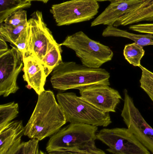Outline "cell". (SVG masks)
I'll return each instance as SVG.
<instances>
[{"label": "cell", "mask_w": 153, "mask_h": 154, "mask_svg": "<svg viewBox=\"0 0 153 154\" xmlns=\"http://www.w3.org/2000/svg\"><path fill=\"white\" fill-rule=\"evenodd\" d=\"M66 122L53 91L45 90L38 95L34 111L24 127V135L40 142L57 133Z\"/></svg>", "instance_id": "obj_1"}, {"label": "cell", "mask_w": 153, "mask_h": 154, "mask_svg": "<svg viewBox=\"0 0 153 154\" xmlns=\"http://www.w3.org/2000/svg\"><path fill=\"white\" fill-rule=\"evenodd\" d=\"M98 127L71 124L60 129L49 140L48 152L69 151L90 154H107L95 144Z\"/></svg>", "instance_id": "obj_2"}, {"label": "cell", "mask_w": 153, "mask_h": 154, "mask_svg": "<svg viewBox=\"0 0 153 154\" xmlns=\"http://www.w3.org/2000/svg\"><path fill=\"white\" fill-rule=\"evenodd\" d=\"M51 75L52 87L62 91L79 90L95 84L110 85V75L106 69L90 68L75 62H63Z\"/></svg>", "instance_id": "obj_3"}, {"label": "cell", "mask_w": 153, "mask_h": 154, "mask_svg": "<svg viewBox=\"0 0 153 154\" xmlns=\"http://www.w3.org/2000/svg\"><path fill=\"white\" fill-rule=\"evenodd\" d=\"M57 99L67 122L104 127L111 123L110 113L96 108L73 92H59Z\"/></svg>", "instance_id": "obj_4"}, {"label": "cell", "mask_w": 153, "mask_h": 154, "mask_svg": "<svg viewBox=\"0 0 153 154\" xmlns=\"http://www.w3.org/2000/svg\"><path fill=\"white\" fill-rule=\"evenodd\" d=\"M60 44L74 51L82 65L90 68H100L114 55L109 47L91 39L82 31L67 36Z\"/></svg>", "instance_id": "obj_5"}, {"label": "cell", "mask_w": 153, "mask_h": 154, "mask_svg": "<svg viewBox=\"0 0 153 154\" xmlns=\"http://www.w3.org/2000/svg\"><path fill=\"white\" fill-rule=\"evenodd\" d=\"M99 5L95 0H71L54 5L50 12L58 26L71 25L93 19Z\"/></svg>", "instance_id": "obj_6"}, {"label": "cell", "mask_w": 153, "mask_h": 154, "mask_svg": "<svg viewBox=\"0 0 153 154\" xmlns=\"http://www.w3.org/2000/svg\"><path fill=\"white\" fill-rule=\"evenodd\" d=\"M96 137L113 154H151L128 128H103L97 133Z\"/></svg>", "instance_id": "obj_7"}, {"label": "cell", "mask_w": 153, "mask_h": 154, "mask_svg": "<svg viewBox=\"0 0 153 154\" xmlns=\"http://www.w3.org/2000/svg\"><path fill=\"white\" fill-rule=\"evenodd\" d=\"M28 23L30 29L28 55L41 63L47 53L57 43L45 23L40 11H36L31 14Z\"/></svg>", "instance_id": "obj_8"}, {"label": "cell", "mask_w": 153, "mask_h": 154, "mask_svg": "<svg viewBox=\"0 0 153 154\" xmlns=\"http://www.w3.org/2000/svg\"><path fill=\"white\" fill-rule=\"evenodd\" d=\"M121 116L128 128L153 154V128L145 120L127 90Z\"/></svg>", "instance_id": "obj_9"}, {"label": "cell", "mask_w": 153, "mask_h": 154, "mask_svg": "<svg viewBox=\"0 0 153 154\" xmlns=\"http://www.w3.org/2000/svg\"><path fill=\"white\" fill-rule=\"evenodd\" d=\"M0 56V96L4 97L16 93L19 89L17 83L23 67V56L14 46Z\"/></svg>", "instance_id": "obj_10"}, {"label": "cell", "mask_w": 153, "mask_h": 154, "mask_svg": "<svg viewBox=\"0 0 153 154\" xmlns=\"http://www.w3.org/2000/svg\"><path fill=\"white\" fill-rule=\"evenodd\" d=\"M104 84H95L79 89L81 96L104 112H115L122 97L116 90Z\"/></svg>", "instance_id": "obj_11"}, {"label": "cell", "mask_w": 153, "mask_h": 154, "mask_svg": "<svg viewBox=\"0 0 153 154\" xmlns=\"http://www.w3.org/2000/svg\"><path fill=\"white\" fill-rule=\"evenodd\" d=\"M141 0H114L92 22L91 27L98 25L112 26L119 20L139 7Z\"/></svg>", "instance_id": "obj_12"}, {"label": "cell", "mask_w": 153, "mask_h": 154, "mask_svg": "<svg viewBox=\"0 0 153 154\" xmlns=\"http://www.w3.org/2000/svg\"><path fill=\"white\" fill-rule=\"evenodd\" d=\"M23 61V79L28 87L33 89L38 95H40L45 91L44 87L47 77L43 65L31 56L24 58Z\"/></svg>", "instance_id": "obj_13"}, {"label": "cell", "mask_w": 153, "mask_h": 154, "mask_svg": "<svg viewBox=\"0 0 153 154\" xmlns=\"http://www.w3.org/2000/svg\"><path fill=\"white\" fill-rule=\"evenodd\" d=\"M24 127L22 120L11 122L2 132H0V154H5L17 148L22 142Z\"/></svg>", "instance_id": "obj_14"}, {"label": "cell", "mask_w": 153, "mask_h": 154, "mask_svg": "<svg viewBox=\"0 0 153 154\" xmlns=\"http://www.w3.org/2000/svg\"><path fill=\"white\" fill-rule=\"evenodd\" d=\"M141 5L119 20L113 26H127L143 21H153V0H141Z\"/></svg>", "instance_id": "obj_15"}, {"label": "cell", "mask_w": 153, "mask_h": 154, "mask_svg": "<svg viewBox=\"0 0 153 154\" xmlns=\"http://www.w3.org/2000/svg\"><path fill=\"white\" fill-rule=\"evenodd\" d=\"M104 37H121L132 40L135 43L142 46L153 45V35L151 34H137L120 29L113 26H107L102 34Z\"/></svg>", "instance_id": "obj_16"}, {"label": "cell", "mask_w": 153, "mask_h": 154, "mask_svg": "<svg viewBox=\"0 0 153 154\" xmlns=\"http://www.w3.org/2000/svg\"><path fill=\"white\" fill-rule=\"evenodd\" d=\"M61 46V44L58 43L56 44L47 53L41 61L47 77L51 74L55 68L63 62Z\"/></svg>", "instance_id": "obj_17"}, {"label": "cell", "mask_w": 153, "mask_h": 154, "mask_svg": "<svg viewBox=\"0 0 153 154\" xmlns=\"http://www.w3.org/2000/svg\"><path fill=\"white\" fill-rule=\"evenodd\" d=\"M31 3L25 0H0V23L13 12L29 8Z\"/></svg>", "instance_id": "obj_18"}, {"label": "cell", "mask_w": 153, "mask_h": 154, "mask_svg": "<svg viewBox=\"0 0 153 154\" xmlns=\"http://www.w3.org/2000/svg\"><path fill=\"white\" fill-rule=\"evenodd\" d=\"M19 113L18 103L12 102L0 106V132L18 116Z\"/></svg>", "instance_id": "obj_19"}, {"label": "cell", "mask_w": 153, "mask_h": 154, "mask_svg": "<svg viewBox=\"0 0 153 154\" xmlns=\"http://www.w3.org/2000/svg\"><path fill=\"white\" fill-rule=\"evenodd\" d=\"M145 53L143 47L134 42L125 46L123 54L129 64L134 66L139 67L141 65V60Z\"/></svg>", "instance_id": "obj_20"}, {"label": "cell", "mask_w": 153, "mask_h": 154, "mask_svg": "<svg viewBox=\"0 0 153 154\" xmlns=\"http://www.w3.org/2000/svg\"><path fill=\"white\" fill-rule=\"evenodd\" d=\"M28 25V23L13 26L2 23H0V35L5 41L13 45Z\"/></svg>", "instance_id": "obj_21"}, {"label": "cell", "mask_w": 153, "mask_h": 154, "mask_svg": "<svg viewBox=\"0 0 153 154\" xmlns=\"http://www.w3.org/2000/svg\"><path fill=\"white\" fill-rule=\"evenodd\" d=\"M139 67L142 70L140 87L146 92L153 103V73L142 65Z\"/></svg>", "instance_id": "obj_22"}, {"label": "cell", "mask_w": 153, "mask_h": 154, "mask_svg": "<svg viewBox=\"0 0 153 154\" xmlns=\"http://www.w3.org/2000/svg\"><path fill=\"white\" fill-rule=\"evenodd\" d=\"M3 23L13 26L28 23L27 11L23 9L17 10L8 15Z\"/></svg>", "instance_id": "obj_23"}, {"label": "cell", "mask_w": 153, "mask_h": 154, "mask_svg": "<svg viewBox=\"0 0 153 154\" xmlns=\"http://www.w3.org/2000/svg\"><path fill=\"white\" fill-rule=\"evenodd\" d=\"M30 29L28 23L25 29L22 31L14 46L21 52L23 58L28 57V44L29 38Z\"/></svg>", "instance_id": "obj_24"}, {"label": "cell", "mask_w": 153, "mask_h": 154, "mask_svg": "<svg viewBox=\"0 0 153 154\" xmlns=\"http://www.w3.org/2000/svg\"><path fill=\"white\" fill-rule=\"evenodd\" d=\"M129 29L140 33L153 35V23H140L132 25Z\"/></svg>", "instance_id": "obj_25"}, {"label": "cell", "mask_w": 153, "mask_h": 154, "mask_svg": "<svg viewBox=\"0 0 153 154\" xmlns=\"http://www.w3.org/2000/svg\"><path fill=\"white\" fill-rule=\"evenodd\" d=\"M39 142L35 139H31L25 142L23 154H40Z\"/></svg>", "instance_id": "obj_26"}, {"label": "cell", "mask_w": 153, "mask_h": 154, "mask_svg": "<svg viewBox=\"0 0 153 154\" xmlns=\"http://www.w3.org/2000/svg\"><path fill=\"white\" fill-rule=\"evenodd\" d=\"M9 50L6 41L2 36L0 35V56L7 52Z\"/></svg>", "instance_id": "obj_27"}, {"label": "cell", "mask_w": 153, "mask_h": 154, "mask_svg": "<svg viewBox=\"0 0 153 154\" xmlns=\"http://www.w3.org/2000/svg\"><path fill=\"white\" fill-rule=\"evenodd\" d=\"M49 154H90L85 153L78 152H72L69 151H59L56 152H51L49 153Z\"/></svg>", "instance_id": "obj_28"}, {"label": "cell", "mask_w": 153, "mask_h": 154, "mask_svg": "<svg viewBox=\"0 0 153 154\" xmlns=\"http://www.w3.org/2000/svg\"><path fill=\"white\" fill-rule=\"evenodd\" d=\"M25 142H22L12 154H23Z\"/></svg>", "instance_id": "obj_29"}, {"label": "cell", "mask_w": 153, "mask_h": 154, "mask_svg": "<svg viewBox=\"0 0 153 154\" xmlns=\"http://www.w3.org/2000/svg\"><path fill=\"white\" fill-rule=\"evenodd\" d=\"M25 1H28V2H34V1H37V2H40L44 3H47L49 0H25Z\"/></svg>", "instance_id": "obj_30"}, {"label": "cell", "mask_w": 153, "mask_h": 154, "mask_svg": "<svg viewBox=\"0 0 153 154\" xmlns=\"http://www.w3.org/2000/svg\"><path fill=\"white\" fill-rule=\"evenodd\" d=\"M95 1H97V2H105V1H110V2H112V1H114V0H95Z\"/></svg>", "instance_id": "obj_31"}, {"label": "cell", "mask_w": 153, "mask_h": 154, "mask_svg": "<svg viewBox=\"0 0 153 154\" xmlns=\"http://www.w3.org/2000/svg\"><path fill=\"white\" fill-rule=\"evenodd\" d=\"M40 154H46V153L44 152H42V151H40Z\"/></svg>", "instance_id": "obj_32"}]
</instances>
